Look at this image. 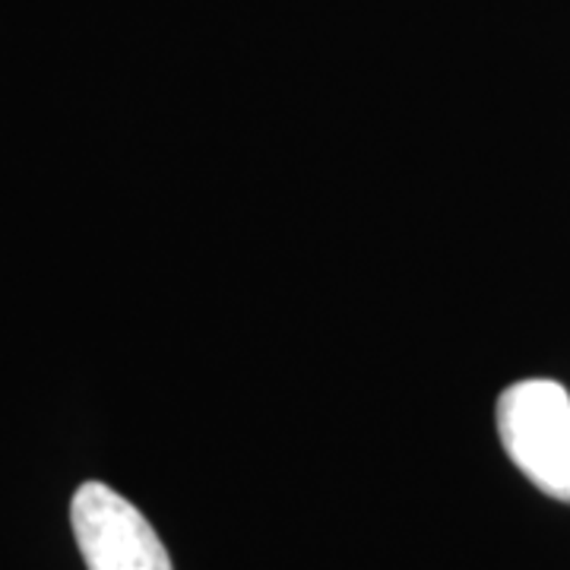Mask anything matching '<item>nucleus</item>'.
I'll return each instance as SVG.
<instances>
[{
  "instance_id": "f03ea898",
  "label": "nucleus",
  "mask_w": 570,
  "mask_h": 570,
  "mask_svg": "<svg viewBox=\"0 0 570 570\" xmlns=\"http://www.w3.org/2000/svg\"><path fill=\"white\" fill-rule=\"evenodd\" d=\"M70 523L89 570H175L153 523L102 482L77 489Z\"/></svg>"
},
{
  "instance_id": "f257e3e1",
  "label": "nucleus",
  "mask_w": 570,
  "mask_h": 570,
  "mask_svg": "<svg viewBox=\"0 0 570 570\" xmlns=\"http://www.w3.org/2000/svg\"><path fill=\"white\" fill-rule=\"evenodd\" d=\"M498 434L510 463L542 494L570 504V393L554 381H520L498 400Z\"/></svg>"
}]
</instances>
